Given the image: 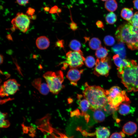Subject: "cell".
Segmentation results:
<instances>
[{
	"label": "cell",
	"mask_w": 138,
	"mask_h": 138,
	"mask_svg": "<svg viewBox=\"0 0 138 138\" xmlns=\"http://www.w3.org/2000/svg\"><path fill=\"white\" fill-rule=\"evenodd\" d=\"M83 91V96L90 105L89 109L94 111L102 109L108 102V91L99 86L89 85L86 83Z\"/></svg>",
	"instance_id": "obj_1"
},
{
	"label": "cell",
	"mask_w": 138,
	"mask_h": 138,
	"mask_svg": "<svg viewBox=\"0 0 138 138\" xmlns=\"http://www.w3.org/2000/svg\"><path fill=\"white\" fill-rule=\"evenodd\" d=\"M119 77L128 92L138 91V64L130 61L128 66L117 68Z\"/></svg>",
	"instance_id": "obj_2"
},
{
	"label": "cell",
	"mask_w": 138,
	"mask_h": 138,
	"mask_svg": "<svg viewBox=\"0 0 138 138\" xmlns=\"http://www.w3.org/2000/svg\"><path fill=\"white\" fill-rule=\"evenodd\" d=\"M115 35L119 42L125 43L129 49L138 50V27L125 22L118 27Z\"/></svg>",
	"instance_id": "obj_3"
},
{
	"label": "cell",
	"mask_w": 138,
	"mask_h": 138,
	"mask_svg": "<svg viewBox=\"0 0 138 138\" xmlns=\"http://www.w3.org/2000/svg\"><path fill=\"white\" fill-rule=\"evenodd\" d=\"M50 90L54 94H58L64 87L62 84L64 75L62 72L59 70L56 72L48 71L43 75Z\"/></svg>",
	"instance_id": "obj_4"
},
{
	"label": "cell",
	"mask_w": 138,
	"mask_h": 138,
	"mask_svg": "<svg viewBox=\"0 0 138 138\" xmlns=\"http://www.w3.org/2000/svg\"><path fill=\"white\" fill-rule=\"evenodd\" d=\"M66 60L62 63V70H65L69 66L70 68H77L84 64L85 58L82 51H69L66 54Z\"/></svg>",
	"instance_id": "obj_5"
},
{
	"label": "cell",
	"mask_w": 138,
	"mask_h": 138,
	"mask_svg": "<svg viewBox=\"0 0 138 138\" xmlns=\"http://www.w3.org/2000/svg\"><path fill=\"white\" fill-rule=\"evenodd\" d=\"M11 22L13 26L11 29L12 31L18 29L23 32L25 33L29 28L30 20L27 14L18 12L12 19Z\"/></svg>",
	"instance_id": "obj_6"
},
{
	"label": "cell",
	"mask_w": 138,
	"mask_h": 138,
	"mask_svg": "<svg viewBox=\"0 0 138 138\" xmlns=\"http://www.w3.org/2000/svg\"><path fill=\"white\" fill-rule=\"evenodd\" d=\"M111 67L108 57H106L100 59H97L93 73L98 76H103L107 77L109 75Z\"/></svg>",
	"instance_id": "obj_7"
},
{
	"label": "cell",
	"mask_w": 138,
	"mask_h": 138,
	"mask_svg": "<svg viewBox=\"0 0 138 138\" xmlns=\"http://www.w3.org/2000/svg\"><path fill=\"white\" fill-rule=\"evenodd\" d=\"M20 85L14 79H10L4 82L0 87L1 97L14 94L19 89Z\"/></svg>",
	"instance_id": "obj_8"
},
{
	"label": "cell",
	"mask_w": 138,
	"mask_h": 138,
	"mask_svg": "<svg viewBox=\"0 0 138 138\" xmlns=\"http://www.w3.org/2000/svg\"><path fill=\"white\" fill-rule=\"evenodd\" d=\"M130 102L129 98L128 97L124 90L122 92L114 97L108 100V103L112 108L118 110L119 106L123 102Z\"/></svg>",
	"instance_id": "obj_9"
},
{
	"label": "cell",
	"mask_w": 138,
	"mask_h": 138,
	"mask_svg": "<svg viewBox=\"0 0 138 138\" xmlns=\"http://www.w3.org/2000/svg\"><path fill=\"white\" fill-rule=\"evenodd\" d=\"M83 70H79L76 68H71L68 72L66 77L70 81L71 85L74 86L77 85V81L80 79L81 74Z\"/></svg>",
	"instance_id": "obj_10"
},
{
	"label": "cell",
	"mask_w": 138,
	"mask_h": 138,
	"mask_svg": "<svg viewBox=\"0 0 138 138\" xmlns=\"http://www.w3.org/2000/svg\"><path fill=\"white\" fill-rule=\"evenodd\" d=\"M32 84L41 94L43 95H47L50 91L47 84L42 82L40 78L35 79L32 82Z\"/></svg>",
	"instance_id": "obj_11"
},
{
	"label": "cell",
	"mask_w": 138,
	"mask_h": 138,
	"mask_svg": "<svg viewBox=\"0 0 138 138\" xmlns=\"http://www.w3.org/2000/svg\"><path fill=\"white\" fill-rule=\"evenodd\" d=\"M78 102L80 110V116H84L89 109L90 105L88 101L81 95L78 94Z\"/></svg>",
	"instance_id": "obj_12"
},
{
	"label": "cell",
	"mask_w": 138,
	"mask_h": 138,
	"mask_svg": "<svg viewBox=\"0 0 138 138\" xmlns=\"http://www.w3.org/2000/svg\"><path fill=\"white\" fill-rule=\"evenodd\" d=\"M130 102H124L121 103L118 108V111L121 115L125 116L133 113L135 111V108L131 106Z\"/></svg>",
	"instance_id": "obj_13"
},
{
	"label": "cell",
	"mask_w": 138,
	"mask_h": 138,
	"mask_svg": "<svg viewBox=\"0 0 138 138\" xmlns=\"http://www.w3.org/2000/svg\"><path fill=\"white\" fill-rule=\"evenodd\" d=\"M110 135V131L108 128L100 127L97 128L94 133H90L89 135H94L96 138H109Z\"/></svg>",
	"instance_id": "obj_14"
},
{
	"label": "cell",
	"mask_w": 138,
	"mask_h": 138,
	"mask_svg": "<svg viewBox=\"0 0 138 138\" xmlns=\"http://www.w3.org/2000/svg\"><path fill=\"white\" fill-rule=\"evenodd\" d=\"M137 129V124L134 122L131 121L126 123L122 128V131L128 135H131L134 134Z\"/></svg>",
	"instance_id": "obj_15"
},
{
	"label": "cell",
	"mask_w": 138,
	"mask_h": 138,
	"mask_svg": "<svg viewBox=\"0 0 138 138\" xmlns=\"http://www.w3.org/2000/svg\"><path fill=\"white\" fill-rule=\"evenodd\" d=\"M93 114V118L96 123H100L103 121L108 116L103 108L97 109L94 111Z\"/></svg>",
	"instance_id": "obj_16"
},
{
	"label": "cell",
	"mask_w": 138,
	"mask_h": 138,
	"mask_svg": "<svg viewBox=\"0 0 138 138\" xmlns=\"http://www.w3.org/2000/svg\"><path fill=\"white\" fill-rule=\"evenodd\" d=\"M50 43L49 39L45 36H41L38 37L36 41L37 47L41 50L47 49Z\"/></svg>",
	"instance_id": "obj_17"
},
{
	"label": "cell",
	"mask_w": 138,
	"mask_h": 138,
	"mask_svg": "<svg viewBox=\"0 0 138 138\" xmlns=\"http://www.w3.org/2000/svg\"><path fill=\"white\" fill-rule=\"evenodd\" d=\"M113 58L114 64L118 68L128 66L130 63V61L123 59L117 54L114 55Z\"/></svg>",
	"instance_id": "obj_18"
},
{
	"label": "cell",
	"mask_w": 138,
	"mask_h": 138,
	"mask_svg": "<svg viewBox=\"0 0 138 138\" xmlns=\"http://www.w3.org/2000/svg\"><path fill=\"white\" fill-rule=\"evenodd\" d=\"M123 43L120 42L114 45L112 48L113 51L116 54L118 55L123 59L125 56V51Z\"/></svg>",
	"instance_id": "obj_19"
},
{
	"label": "cell",
	"mask_w": 138,
	"mask_h": 138,
	"mask_svg": "<svg viewBox=\"0 0 138 138\" xmlns=\"http://www.w3.org/2000/svg\"><path fill=\"white\" fill-rule=\"evenodd\" d=\"M132 8H124L121 11V16L123 19L128 21L131 19L134 14Z\"/></svg>",
	"instance_id": "obj_20"
},
{
	"label": "cell",
	"mask_w": 138,
	"mask_h": 138,
	"mask_svg": "<svg viewBox=\"0 0 138 138\" xmlns=\"http://www.w3.org/2000/svg\"><path fill=\"white\" fill-rule=\"evenodd\" d=\"M106 9L110 12H113L118 8V4L116 0H107L105 3Z\"/></svg>",
	"instance_id": "obj_21"
},
{
	"label": "cell",
	"mask_w": 138,
	"mask_h": 138,
	"mask_svg": "<svg viewBox=\"0 0 138 138\" xmlns=\"http://www.w3.org/2000/svg\"><path fill=\"white\" fill-rule=\"evenodd\" d=\"M108 91V100L114 97L120 93L122 90L119 87L114 86L111 87Z\"/></svg>",
	"instance_id": "obj_22"
},
{
	"label": "cell",
	"mask_w": 138,
	"mask_h": 138,
	"mask_svg": "<svg viewBox=\"0 0 138 138\" xmlns=\"http://www.w3.org/2000/svg\"><path fill=\"white\" fill-rule=\"evenodd\" d=\"M89 45L90 48L93 50H97L101 46V42L98 38L94 37L89 41Z\"/></svg>",
	"instance_id": "obj_23"
},
{
	"label": "cell",
	"mask_w": 138,
	"mask_h": 138,
	"mask_svg": "<svg viewBox=\"0 0 138 138\" xmlns=\"http://www.w3.org/2000/svg\"><path fill=\"white\" fill-rule=\"evenodd\" d=\"M108 50L105 47H101L96 50L95 55L97 59H100L106 57Z\"/></svg>",
	"instance_id": "obj_24"
},
{
	"label": "cell",
	"mask_w": 138,
	"mask_h": 138,
	"mask_svg": "<svg viewBox=\"0 0 138 138\" xmlns=\"http://www.w3.org/2000/svg\"><path fill=\"white\" fill-rule=\"evenodd\" d=\"M69 46L70 48L73 51H82L80 50L81 44L80 42L74 39L71 40L69 43Z\"/></svg>",
	"instance_id": "obj_25"
},
{
	"label": "cell",
	"mask_w": 138,
	"mask_h": 138,
	"mask_svg": "<svg viewBox=\"0 0 138 138\" xmlns=\"http://www.w3.org/2000/svg\"><path fill=\"white\" fill-rule=\"evenodd\" d=\"M105 18L106 22L108 24L111 25L114 23L117 19L116 15L113 12H110L108 14Z\"/></svg>",
	"instance_id": "obj_26"
},
{
	"label": "cell",
	"mask_w": 138,
	"mask_h": 138,
	"mask_svg": "<svg viewBox=\"0 0 138 138\" xmlns=\"http://www.w3.org/2000/svg\"><path fill=\"white\" fill-rule=\"evenodd\" d=\"M7 114L6 113L0 112V126L1 128H6L10 125V123L8 120L5 119Z\"/></svg>",
	"instance_id": "obj_27"
},
{
	"label": "cell",
	"mask_w": 138,
	"mask_h": 138,
	"mask_svg": "<svg viewBox=\"0 0 138 138\" xmlns=\"http://www.w3.org/2000/svg\"><path fill=\"white\" fill-rule=\"evenodd\" d=\"M84 62L86 66L89 68H91L95 65L96 61L93 57L91 56H89L85 58Z\"/></svg>",
	"instance_id": "obj_28"
},
{
	"label": "cell",
	"mask_w": 138,
	"mask_h": 138,
	"mask_svg": "<svg viewBox=\"0 0 138 138\" xmlns=\"http://www.w3.org/2000/svg\"><path fill=\"white\" fill-rule=\"evenodd\" d=\"M104 42L105 44L108 46H112L115 42L114 38L111 36L107 35L105 37Z\"/></svg>",
	"instance_id": "obj_29"
},
{
	"label": "cell",
	"mask_w": 138,
	"mask_h": 138,
	"mask_svg": "<svg viewBox=\"0 0 138 138\" xmlns=\"http://www.w3.org/2000/svg\"><path fill=\"white\" fill-rule=\"evenodd\" d=\"M128 22L133 26L138 27V12H136Z\"/></svg>",
	"instance_id": "obj_30"
},
{
	"label": "cell",
	"mask_w": 138,
	"mask_h": 138,
	"mask_svg": "<svg viewBox=\"0 0 138 138\" xmlns=\"http://www.w3.org/2000/svg\"><path fill=\"white\" fill-rule=\"evenodd\" d=\"M125 133L122 131L114 132L111 134L109 138H123L125 136Z\"/></svg>",
	"instance_id": "obj_31"
},
{
	"label": "cell",
	"mask_w": 138,
	"mask_h": 138,
	"mask_svg": "<svg viewBox=\"0 0 138 138\" xmlns=\"http://www.w3.org/2000/svg\"><path fill=\"white\" fill-rule=\"evenodd\" d=\"M64 42L63 40H58L56 42L55 45L56 47L61 48H64Z\"/></svg>",
	"instance_id": "obj_32"
},
{
	"label": "cell",
	"mask_w": 138,
	"mask_h": 138,
	"mask_svg": "<svg viewBox=\"0 0 138 138\" xmlns=\"http://www.w3.org/2000/svg\"><path fill=\"white\" fill-rule=\"evenodd\" d=\"M35 12V10L34 9L29 7L27 10L26 14L28 15L32 16L34 15Z\"/></svg>",
	"instance_id": "obj_33"
},
{
	"label": "cell",
	"mask_w": 138,
	"mask_h": 138,
	"mask_svg": "<svg viewBox=\"0 0 138 138\" xmlns=\"http://www.w3.org/2000/svg\"><path fill=\"white\" fill-rule=\"evenodd\" d=\"M16 2L21 6L25 5L28 4L29 0H16Z\"/></svg>",
	"instance_id": "obj_34"
},
{
	"label": "cell",
	"mask_w": 138,
	"mask_h": 138,
	"mask_svg": "<svg viewBox=\"0 0 138 138\" xmlns=\"http://www.w3.org/2000/svg\"><path fill=\"white\" fill-rule=\"evenodd\" d=\"M70 27L73 31H75L77 29V24L75 22L72 21L70 25Z\"/></svg>",
	"instance_id": "obj_35"
},
{
	"label": "cell",
	"mask_w": 138,
	"mask_h": 138,
	"mask_svg": "<svg viewBox=\"0 0 138 138\" xmlns=\"http://www.w3.org/2000/svg\"><path fill=\"white\" fill-rule=\"evenodd\" d=\"M58 8L56 6H54L52 7L49 11V13L51 14H54L57 12Z\"/></svg>",
	"instance_id": "obj_36"
},
{
	"label": "cell",
	"mask_w": 138,
	"mask_h": 138,
	"mask_svg": "<svg viewBox=\"0 0 138 138\" xmlns=\"http://www.w3.org/2000/svg\"><path fill=\"white\" fill-rule=\"evenodd\" d=\"M96 25L98 28L103 29L104 27L103 22L100 20L97 21L96 23Z\"/></svg>",
	"instance_id": "obj_37"
},
{
	"label": "cell",
	"mask_w": 138,
	"mask_h": 138,
	"mask_svg": "<svg viewBox=\"0 0 138 138\" xmlns=\"http://www.w3.org/2000/svg\"><path fill=\"white\" fill-rule=\"evenodd\" d=\"M133 3L134 8L138 10V0H134L133 1Z\"/></svg>",
	"instance_id": "obj_38"
},
{
	"label": "cell",
	"mask_w": 138,
	"mask_h": 138,
	"mask_svg": "<svg viewBox=\"0 0 138 138\" xmlns=\"http://www.w3.org/2000/svg\"><path fill=\"white\" fill-rule=\"evenodd\" d=\"M44 11L46 12H48L50 10V8L48 7H45L44 8Z\"/></svg>",
	"instance_id": "obj_39"
},
{
	"label": "cell",
	"mask_w": 138,
	"mask_h": 138,
	"mask_svg": "<svg viewBox=\"0 0 138 138\" xmlns=\"http://www.w3.org/2000/svg\"><path fill=\"white\" fill-rule=\"evenodd\" d=\"M3 61V57L2 55H0V64H1Z\"/></svg>",
	"instance_id": "obj_40"
},
{
	"label": "cell",
	"mask_w": 138,
	"mask_h": 138,
	"mask_svg": "<svg viewBox=\"0 0 138 138\" xmlns=\"http://www.w3.org/2000/svg\"><path fill=\"white\" fill-rule=\"evenodd\" d=\"M11 99H12L8 98V99H6L4 100H3L2 101V102H1V103L2 102V103H4L5 102H6V101L10 100Z\"/></svg>",
	"instance_id": "obj_41"
},
{
	"label": "cell",
	"mask_w": 138,
	"mask_h": 138,
	"mask_svg": "<svg viewBox=\"0 0 138 138\" xmlns=\"http://www.w3.org/2000/svg\"><path fill=\"white\" fill-rule=\"evenodd\" d=\"M36 18V16H35V15H32L31 16V18L32 19H35Z\"/></svg>",
	"instance_id": "obj_42"
},
{
	"label": "cell",
	"mask_w": 138,
	"mask_h": 138,
	"mask_svg": "<svg viewBox=\"0 0 138 138\" xmlns=\"http://www.w3.org/2000/svg\"><path fill=\"white\" fill-rule=\"evenodd\" d=\"M101 0L102 1H106L107 0Z\"/></svg>",
	"instance_id": "obj_43"
}]
</instances>
